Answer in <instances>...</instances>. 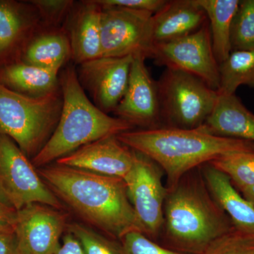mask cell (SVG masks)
Masks as SVG:
<instances>
[{
    "label": "cell",
    "instance_id": "cell-1",
    "mask_svg": "<svg viewBox=\"0 0 254 254\" xmlns=\"http://www.w3.org/2000/svg\"><path fill=\"white\" fill-rule=\"evenodd\" d=\"M39 173L58 198L94 226L120 240L128 232L143 233L122 179L57 163Z\"/></svg>",
    "mask_w": 254,
    "mask_h": 254
},
{
    "label": "cell",
    "instance_id": "cell-2",
    "mask_svg": "<svg viewBox=\"0 0 254 254\" xmlns=\"http://www.w3.org/2000/svg\"><path fill=\"white\" fill-rule=\"evenodd\" d=\"M128 148L148 157L164 171L168 190L191 170L220 155L254 152V142L215 136L203 126L197 128L160 127L118 135Z\"/></svg>",
    "mask_w": 254,
    "mask_h": 254
},
{
    "label": "cell",
    "instance_id": "cell-3",
    "mask_svg": "<svg viewBox=\"0 0 254 254\" xmlns=\"http://www.w3.org/2000/svg\"><path fill=\"white\" fill-rule=\"evenodd\" d=\"M164 227L172 250L185 254H203L214 241L234 227L209 190L201 171L194 170L168 190Z\"/></svg>",
    "mask_w": 254,
    "mask_h": 254
},
{
    "label": "cell",
    "instance_id": "cell-4",
    "mask_svg": "<svg viewBox=\"0 0 254 254\" xmlns=\"http://www.w3.org/2000/svg\"><path fill=\"white\" fill-rule=\"evenodd\" d=\"M63 105L58 125L41 151L33 158L38 167L53 161L101 138L133 129L125 120L98 109L78 81L76 69L66 66L60 73Z\"/></svg>",
    "mask_w": 254,
    "mask_h": 254
},
{
    "label": "cell",
    "instance_id": "cell-5",
    "mask_svg": "<svg viewBox=\"0 0 254 254\" xmlns=\"http://www.w3.org/2000/svg\"><path fill=\"white\" fill-rule=\"evenodd\" d=\"M63 105L60 88L31 98L0 85V134L12 139L26 156L33 158L56 128Z\"/></svg>",
    "mask_w": 254,
    "mask_h": 254
},
{
    "label": "cell",
    "instance_id": "cell-6",
    "mask_svg": "<svg viewBox=\"0 0 254 254\" xmlns=\"http://www.w3.org/2000/svg\"><path fill=\"white\" fill-rule=\"evenodd\" d=\"M158 82L162 122L175 128H197L212 113L218 92L200 78L175 68H166Z\"/></svg>",
    "mask_w": 254,
    "mask_h": 254
},
{
    "label": "cell",
    "instance_id": "cell-7",
    "mask_svg": "<svg viewBox=\"0 0 254 254\" xmlns=\"http://www.w3.org/2000/svg\"><path fill=\"white\" fill-rule=\"evenodd\" d=\"M0 199L15 210L33 203L60 208L59 198L12 139L0 134Z\"/></svg>",
    "mask_w": 254,
    "mask_h": 254
},
{
    "label": "cell",
    "instance_id": "cell-8",
    "mask_svg": "<svg viewBox=\"0 0 254 254\" xmlns=\"http://www.w3.org/2000/svg\"><path fill=\"white\" fill-rule=\"evenodd\" d=\"M102 6L101 57L125 58L142 55L151 58L154 46L153 13Z\"/></svg>",
    "mask_w": 254,
    "mask_h": 254
},
{
    "label": "cell",
    "instance_id": "cell-9",
    "mask_svg": "<svg viewBox=\"0 0 254 254\" xmlns=\"http://www.w3.org/2000/svg\"><path fill=\"white\" fill-rule=\"evenodd\" d=\"M151 58L158 64L190 73L218 91L219 64L215 59L208 21L195 33L153 46Z\"/></svg>",
    "mask_w": 254,
    "mask_h": 254
},
{
    "label": "cell",
    "instance_id": "cell-10",
    "mask_svg": "<svg viewBox=\"0 0 254 254\" xmlns=\"http://www.w3.org/2000/svg\"><path fill=\"white\" fill-rule=\"evenodd\" d=\"M135 153L134 167L125 181L127 194L144 235L156 237L163 227L168 191L163 184L164 171L148 157Z\"/></svg>",
    "mask_w": 254,
    "mask_h": 254
},
{
    "label": "cell",
    "instance_id": "cell-11",
    "mask_svg": "<svg viewBox=\"0 0 254 254\" xmlns=\"http://www.w3.org/2000/svg\"><path fill=\"white\" fill-rule=\"evenodd\" d=\"M133 57H100L78 65L80 84L93 104L103 111L114 113L126 93Z\"/></svg>",
    "mask_w": 254,
    "mask_h": 254
},
{
    "label": "cell",
    "instance_id": "cell-12",
    "mask_svg": "<svg viewBox=\"0 0 254 254\" xmlns=\"http://www.w3.org/2000/svg\"><path fill=\"white\" fill-rule=\"evenodd\" d=\"M145 59L133 57L126 93L114 113L133 127L150 129L162 127L161 110L158 82L152 78Z\"/></svg>",
    "mask_w": 254,
    "mask_h": 254
},
{
    "label": "cell",
    "instance_id": "cell-13",
    "mask_svg": "<svg viewBox=\"0 0 254 254\" xmlns=\"http://www.w3.org/2000/svg\"><path fill=\"white\" fill-rule=\"evenodd\" d=\"M65 218L48 205L33 203L16 211L14 232L21 254H54Z\"/></svg>",
    "mask_w": 254,
    "mask_h": 254
},
{
    "label": "cell",
    "instance_id": "cell-14",
    "mask_svg": "<svg viewBox=\"0 0 254 254\" xmlns=\"http://www.w3.org/2000/svg\"><path fill=\"white\" fill-rule=\"evenodd\" d=\"M135 160L134 150L122 143L118 136H110L83 145L56 163L125 181L134 167Z\"/></svg>",
    "mask_w": 254,
    "mask_h": 254
},
{
    "label": "cell",
    "instance_id": "cell-15",
    "mask_svg": "<svg viewBox=\"0 0 254 254\" xmlns=\"http://www.w3.org/2000/svg\"><path fill=\"white\" fill-rule=\"evenodd\" d=\"M41 26L31 1L0 0V67L21 61L28 42Z\"/></svg>",
    "mask_w": 254,
    "mask_h": 254
},
{
    "label": "cell",
    "instance_id": "cell-16",
    "mask_svg": "<svg viewBox=\"0 0 254 254\" xmlns=\"http://www.w3.org/2000/svg\"><path fill=\"white\" fill-rule=\"evenodd\" d=\"M102 12L97 0L76 1L64 25L71 43V60L76 64L101 57Z\"/></svg>",
    "mask_w": 254,
    "mask_h": 254
},
{
    "label": "cell",
    "instance_id": "cell-17",
    "mask_svg": "<svg viewBox=\"0 0 254 254\" xmlns=\"http://www.w3.org/2000/svg\"><path fill=\"white\" fill-rule=\"evenodd\" d=\"M208 21L206 14L197 0L168 1L153 14V44L183 38L200 29Z\"/></svg>",
    "mask_w": 254,
    "mask_h": 254
},
{
    "label": "cell",
    "instance_id": "cell-18",
    "mask_svg": "<svg viewBox=\"0 0 254 254\" xmlns=\"http://www.w3.org/2000/svg\"><path fill=\"white\" fill-rule=\"evenodd\" d=\"M200 167L209 190L230 217L234 227L254 237V205L239 193L226 175L210 163Z\"/></svg>",
    "mask_w": 254,
    "mask_h": 254
},
{
    "label": "cell",
    "instance_id": "cell-19",
    "mask_svg": "<svg viewBox=\"0 0 254 254\" xmlns=\"http://www.w3.org/2000/svg\"><path fill=\"white\" fill-rule=\"evenodd\" d=\"M203 127L215 136L254 142V114L236 94H218L215 108Z\"/></svg>",
    "mask_w": 254,
    "mask_h": 254
},
{
    "label": "cell",
    "instance_id": "cell-20",
    "mask_svg": "<svg viewBox=\"0 0 254 254\" xmlns=\"http://www.w3.org/2000/svg\"><path fill=\"white\" fill-rule=\"evenodd\" d=\"M71 43L65 28L42 26L28 42L21 61L61 71L71 61Z\"/></svg>",
    "mask_w": 254,
    "mask_h": 254
},
{
    "label": "cell",
    "instance_id": "cell-21",
    "mask_svg": "<svg viewBox=\"0 0 254 254\" xmlns=\"http://www.w3.org/2000/svg\"><path fill=\"white\" fill-rule=\"evenodd\" d=\"M60 73L21 60L0 67V85L18 94L38 98L60 89Z\"/></svg>",
    "mask_w": 254,
    "mask_h": 254
},
{
    "label": "cell",
    "instance_id": "cell-22",
    "mask_svg": "<svg viewBox=\"0 0 254 254\" xmlns=\"http://www.w3.org/2000/svg\"><path fill=\"white\" fill-rule=\"evenodd\" d=\"M208 18L212 46L219 64L231 53L232 23L240 0H197Z\"/></svg>",
    "mask_w": 254,
    "mask_h": 254
},
{
    "label": "cell",
    "instance_id": "cell-23",
    "mask_svg": "<svg viewBox=\"0 0 254 254\" xmlns=\"http://www.w3.org/2000/svg\"><path fill=\"white\" fill-rule=\"evenodd\" d=\"M218 94H235L241 86L254 89V50L232 51L219 64Z\"/></svg>",
    "mask_w": 254,
    "mask_h": 254
},
{
    "label": "cell",
    "instance_id": "cell-24",
    "mask_svg": "<svg viewBox=\"0 0 254 254\" xmlns=\"http://www.w3.org/2000/svg\"><path fill=\"white\" fill-rule=\"evenodd\" d=\"M208 163L226 175L240 190L254 186V152L227 153Z\"/></svg>",
    "mask_w": 254,
    "mask_h": 254
},
{
    "label": "cell",
    "instance_id": "cell-25",
    "mask_svg": "<svg viewBox=\"0 0 254 254\" xmlns=\"http://www.w3.org/2000/svg\"><path fill=\"white\" fill-rule=\"evenodd\" d=\"M232 51L254 50V0H240L232 23Z\"/></svg>",
    "mask_w": 254,
    "mask_h": 254
},
{
    "label": "cell",
    "instance_id": "cell-26",
    "mask_svg": "<svg viewBox=\"0 0 254 254\" xmlns=\"http://www.w3.org/2000/svg\"><path fill=\"white\" fill-rule=\"evenodd\" d=\"M68 230L78 241L85 254H125L122 244L102 236L88 227L74 223Z\"/></svg>",
    "mask_w": 254,
    "mask_h": 254
},
{
    "label": "cell",
    "instance_id": "cell-27",
    "mask_svg": "<svg viewBox=\"0 0 254 254\" xmlns=\"http://www.w3.org/2000/svg\"><path fill=\"white\" fill-rule=\"evenodd\" d=\"M202 254H254V237L233 227L214 241Z\"/></svg>",
    "mask_w": 254,
    "mask_h": 254
},
{
    "label": "cell",
    "instance_id": "cell-28",
    "mask_svg": "<svg viewBox=\"0 0 254 254\" xmlns=\"http://www.w3.org/2000/svg\"><path fill=\"white\" fill-rule=\"evenodd\" d=\"M36 7L42 26L64 27L76 1L72 0H30Z\"/></svg>",
    "mask_w": 254,
    "mask_h": 254
},
{
    "label": "cell",
    "instance_id": "cell-29",
    "mask_svg": "<svg viewBox=\"0 0 254 254\" xmlns=\"http://www.w3.org/2000/svg\"><path fill=\"white\" fill-rule=\"evenodd\" d=\"M121 240L125 254H185L159 245L141 232H128Z\"/></svg>",
    "mask_w": 254,
    "mask_h": 254
},
{
    "label": "cell",
    "instance_id": "cell-30",
    "mask_svg": "<svg viewBox=\"0 0 254 254\" xmlns=\"http://www.w3.org/2000/svg\"><path fill=\"white\" fill-rule=\"evenodd\" d=\"M103 6H115L127 9L142 10L156 14L168 4L166 0H98Z\"/></svg>",
    "mask_w": 254,
    "mask_h": 254
},
{
    "label": "cell",
    "instance_id": "cell-31",
    "mask_svg": "<svg viewBox=\"0 0 254 254\" xmlns=\"http://www.w3.org/2000/svg\"><path fill=\"white\" fill-rule=\"evenodd\" d=\"M16 210L0 199V232L14 231Z\"/></svg>",
    "mask_w": 254,
    "mask_h": 254
},
{
    "label": "cell",
    "instance_id": "cell-32",
    "mask_svg": "<svg viewBox=\"0 0 254 254\" xmlns=\"http://www.w3.org/2000/svg\"><path fill=\"white\" fill-rule=\"evenodd\" d=\"M54 254H85L76 237L72 234L68 232L65 235L63 242L60 243L59 247Z\"/></svg>",
    "mask_w": 254,
    "mask_h": 254
},
{
    "label": "cell",
    "instance_id": "cell-33",
    "mask_svg": "<svg viewBox=\"0 0 254 254\" xmlns=\"http://www.w3.org/2000/svg\"><path fill=\"white\" fill-rule=\"evenodd\" d=\"M0 254H21L14 231L0 232Z\"/></svg>",
    "mask_w": 254,
    "mask_h": 254
},
{
    "label": "cell",
    "instance_id": "cell-34",
    "mask_svg": "<svg viewBox=\"0 0 254 254\" xmlns=\"http://www.w3.org/2000/svg\"><path fill=\"white\" fill-rule=\"evenodd\" d=\"M242 196L254 206V186L247 187L240 190Z\"/></svg>",
    "mask_w": 254,
    "mask_h": 254
}]
</instances>
